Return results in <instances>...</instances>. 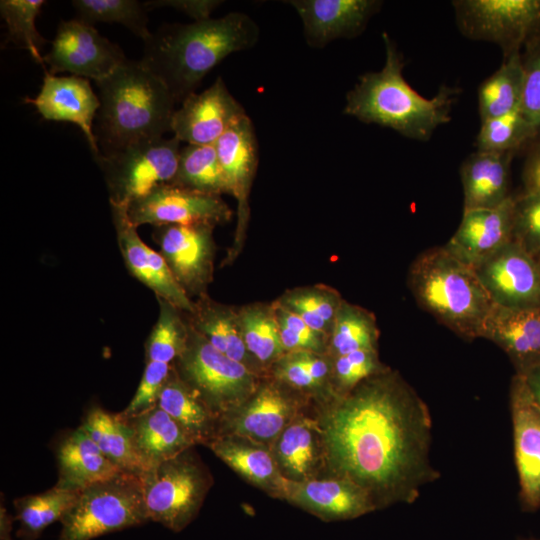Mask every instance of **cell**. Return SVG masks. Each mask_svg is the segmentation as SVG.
Wrapping results in <instances>:
<instances>
[{
  "instance_id": "cell-25",
  "label": "cell",
  "mask_w": 540,
  "mask_h": 540,
  "mask_svg": "<svg viewBox=\"0 0 540 540\" xmlns=\"http://www.w3.org/2000/svg\"><path fill=\"white\" fill-rule=\"evenodd\" d=\"M514 153L475 151L462 163L463 211L495 208L509 193L510 166Z\"/></svg>"
},
{
  "instance_id": "cell-44",
  "label": "cell",
  "mask_w": 540,
  "mask_h": 540,
  "mask_svg": "<svg viewBox=\"0 0 540 540\" xmlns=\"http://www.w3.org/2000/svg\"><path fill=\"white\" fill-rule=\"evenodd\" d=\"M522 61L524 88L520 111L531 125L536 142L540 140V37L523 49Z\"/></svg>"
},
{
  "instance_id": "cell-41",
  "label": "cell",
  "mask_w": 540,
  "mask_h": 540,
  "mask_svg": "<svg viewBox=\"0 0 540 540\" xmlns=\"http://www.w3.org/2000/svg\"><path fill=\"white\" fill-rule=\"evenodd\" d=\"M280 466L295 481H301L315 464V441L308 423L298 422L287 426L276 444Z\"/></svg>"
},
{
  "instance_id": "cell-17",
  "label": "cell",
  "mask_w": 540,
  "mask_h": 540,
  "mask_svg": "<svg viewBox=\"0 0 540 540\" xmlns=\"http://www.w3.org/2000/svg\"><path fill=\"white\" fill-rule=\"evenodd\" d=\"M246 112L232 96L222 77L201 93L188 96L171 121V132L180 142L214 145L225 131Z\"/></svg>"
},
{
  "instance_id": "cell-53",
  "label": "cell",
  "mask_w": 540,
  "mask_h": 540,
  "mask_svg": "<svg viewBox=\"0 0 540 540\" xmlns=\"http://www.w3.org/2000/svg\"><path fill=\"white\" fill-rule=\"evenodd\" d=\"M540 268V251L533 255Z\"/></svg>"
},
{
  "instance_id": "cell-36",
  "label": "cell",
  "mask_w": 540,
  "mask_h": 540,
  "mask_svg": "<svg viewBox=\"0 0 540 540\" xmlns=\"http://www.w3.org/2000/svg\"><path fill=\"white\" fill-rule=\"evenodd\" d=\"M378 330L374 316L367 310L342 301L331 331L334 356L357 350H376Z\"/></svg>"
},
{
  "instance_id": "cell-54",
  "label": "cell",
  "mask_w": 540,
  "mask_h": 540,
  "mask_svg": "<svg viewBox=\"0 0 540 540\" xmlns=\"http://www.w3.org/2000/svg\"><path fill=\"white\" fill-rule=\"evenodd\" d=\"M518 540H540V538L526 537V538H519Z\"/></svg>"
},
{
  "instance_id": "cell-43",
  "label": "cell",
  "mask_w": 540,
  "mask_h": 540,
  "mask_svg": "<svg viewBox=\"0 0 540 540\" xmlns=\"http://www.w3.org/2000/svg\"><path fill=\"white\" fill-rule=\"evenodd\" d=\"M390 368L380 363L377 350L363 349L336 356L334 376L341 395L348 394L363 381L386 372Z\"/></svg>"
},
{
  "instance_id": "cell-5",
  "label": "cell",
  "mask_w": 540,
  "mask_h": 540,
  "mask_svg": "<svg viewBox=\"0 0 540 540\" xmlns=\"http://www.w3.org/2000/svg\"><path fill=\"white\" fill-rule=\"evenodd\" d=\"M407 285L417 304L456 335L469 341L483 337L495 303L474 269L444 246L416 257Z\"/></svg>"
},
{
  "instance_id": "cell-12",
  "label": "cell",
  "mask_w": 540,
  "mask_h": 540,
  "mask_svg": "<svg viewBox=\"0 0 540 540\" xmlns=\"http://www.w3.org/2000/svg\"><path fill=\"white\" fill-rule=\"evenodd\" d=\"M127 214L137 228L144 224L215 226L229 221L232 211L219 195L166 184L131 203Z\"/></svg>"
},
{
  "instance_id": "cell-1",
  "label": "cell",
  "mask_w": 540,
  "mask_h": 540,
  "mask_svg": "<svg viewBox=\"0 0 540 540\" xmlns=\"http://www.w3.org/2000/svg\"><path fill=\"white\" fill-rule=\"evenodd\" d=\"M322 435L335 475L363 488L377 509L411 504L440 478L430 460L429 408L391 369L339 396L327 411Z\"/></svg>"
},
{
  "instance_id": "cell-15",
  "label": "cell",
  "mask_w": 540,
  "mask_h": 540,
  "mask_svg": "<svg viewBox=\"0 0 540 540\" xmlns=\"http://www.w3.org/2000/svg\"><path fill=\"white\" fill-rule=\"evenodd\" d=\"M213 225L154 227L153 238L177 282L189 296L201 294L213 272Z\"/></svg>"
},
{
  "instance_id": "cell-13",
  "label": "cell",
  "mask_w": 540,
  "mask_h": 540,
  "mask_svg": "<svg viewBox=\"0 0 540 540\" xmlns=\"http://www.w3.org/2000/svg\"><path fill=\"white\" fill-rule=\"evenodd\" d=\"M510 412L519 500L522 510L534 512L540 508V407L517 373L510 384Z\"/></svg>"
},
{
  "instance_id": "cell-40",
  "label": "cell",
  "mask_w": 540,
  "mask_h": 540,
  "mask_svg": "<svg viewBox=\"0 0 540 540\" xmlns=\"http://www.w3.org/2000/svg\"><path fill=\"white\" fill-rule=\"evenodd\" d=\"M243 339L249 353L261 362H270L284 352L275 312L264 307H248L239 314Z\"/></svg>"
},
{
  "instance_id": "cell-26",
  "label": "cell",
  "mask_w": 540,
  "mask_h": 540,
  "mask_svg": "<svg viewBox=\"0 0 540 540\" xmlns=\"http://www.w3.org/2000/svg\"><path fill=\"white\" fill-rule=\"evenodd\" d=\"M58 480L55 487L81 491L121 472L80 426L57 448Z\"/></svg>"
},
{
  "instance_id": "cell-42",
  "label": "cell",
  "mask_w": 540,
  "mask_h": 540,
  "mask_svg": "<svg viewBox=\"0 0 540 540\" xmlns=\"http://www.w3.org/2000/svg\"><path fill=\"white\" fill-rule=\"evenodd\" d=\"M512 241L531 255L540 251V191L513 196Z\"/></svg>"
},
{
  "instance_id": "cell-29",
  "label": "cell",
  "mask_w": 540,
  "mask_h": 540,
  "mask_svg": "<svg viewBox=\"0 0 540 540\" xmlns=\"http://www.w3.org/2000/svg\"><path fill=\"white\" fill-rule=\"evenodd\" d=\"M523 88L522 52L503 57L500 67L478 88V112L481 122L519 109Z\"/></svg>"
},
{
  "instance_id": "cell-8",
  "label": "cell",
  "mask_w": 540,
  "mask_h": 540,
  "mask_svg": "<svg viewBox=\"0 0 540 540\" xmlns=\"http://www.w3.org/2000/svg\"><path fill=\"white\" fill-rule=\"evenodd\" d=\"M180 141L157 138L129 144L94 158L102 171L110 204L128 206L156 188L171 184L178 167Z\"/></svg>"
},
{
  "instance_id": "cell-48",
  "label": "cell",
  "mask_w": 540,
  "mask_h": 540,
  "mask_svg": "<svg viewBox=\"0 0 540 540\" xmlns=\"http://www.w3.org/2000/svg\"><path fill=\"white\" fill-rule=\"evenodd\" d=\"M220 3L214 0H157L145 2L144 5L146 9L171 7L186 13L195 21H201L210 18V13Z\"/></svg>"
},
{
  "instance_id": "cell-30",
  "label": "cell",
  "mask_w": 540,
  "mask_h": 540,
  "mask_svg": "<svg viewBox=\"0 0 540 540\" xmlns=\"http://www.w3.org/2000/svg\"><path fill=\"white\" fill-rule=\"evenodd\" d=\"M190 315L192 326L217 350L245 365L249 351L243 339L238 314L213 303L203 294L194 303V311Z\"/></svg>"
},
{
  "instance_id": "cell-37",
  "label": "cell",
  "mask_w": 540,
  "mask_h": 540,
  "mask_svg": "<svg viewBox=\"0 0 540 540\" xmlns=\"http://www.w3.org/2000/svg\"><path fill=\"white\" fill-rule=\"evenodd\" d=\"M158 299L159 316L145 344L146 361L171 364L184 350L189 336V323L181 310Z\"/></svg>"
},
{
  "instance_id": "cell-51",
  "label": "cell",
  "mask_w": 540,
  "mask_h": 540,
  "mask_svg": "<svg viewBox=\"0 0 540 540\" xmlns=\"http://www.w3.org/2000/svg\"><path fill=\"white\" fill-rule=\"evenodd\" d=\"M522 376L525 379L532 397L540 407V365L530 369Z\"/></svg>"
},
{
  "instance_id": "cell-45",
  "label": "cell",
  "mask_w": 540,
  "mask_h": 540,
  "mask_svg": "<svg viewBox=\"0 0 540 540\" xmlns=\"http://www.w3.org/2000/svg\"><path fill=\"white\" fill-rule=\"evenodd\" d=\"M171 367V364L164 362L146 361L145 369L134 397L128 406L119 414L123 417H130L155 407Z\"/></svg>"
},
{
  "instance_id": "cell-9",
  "label": "cell",
  "mask_w": 540,
  "mask_h": 540,
  "mask_svg": "<svg viewBox=\"0 0 540 540\" xmlns=\"http://www.w3.org/2000/svg\"><path fill=\"white\" fill-rule=\"evenodd\" d=\"M188 450L139 474L148 519L179 532L197 515L208 481Z\"/></svg>"
},
{
  "instance_id": "cell-19",
  "label": "cell",
  "mask_w": 540,
  "mask_h": 540,
  "mask_svg": "<svg viewBox=\"0 0 540 540\" xmlns=\"http://www.w3.org/2000/svg\"><path fill=\"white\" fill-rule=\"evenodd\" d=\"M303 23L309 46L321 48L339 38L361 34L380 10L379 0H290Z\"/></svg>"
},
{
  "instance_id": "cell-7",
  "label": "cell",
  "mask_w": 540,
  "mask_h": 540,
  "mask_svg": "<svg viewBox=\"0 0 540 540\" xmlns=\"http://www.w3.org/2000/svg\"><path fill=\"white\" fill-rule=\"evenodd\" d=\"M172 366L218 416L234 412L255 389L249 368L217 350L191 322L186 346Z\"/></svg>"
},
{
  "instance_id": "cell-33",
  "label": "cell",
  "mask_w": 540,
  "mask_h": 540,
  "mask_svg": "<svg viewBox=\"0 0 540 540\" xmlns=\"http://www.w3.org/2000/svg\"><path fill=\"white\" fill-rule=\"evenodd\" d=\"M171 184L212 195L229 193L214 145L188 144L181 148Z\"/></svg>"
},
{
  "instance_id": "cell-35",
  "label": "cell",
  "mask_w": 540,
  "mask_h": 540,
  "mask_svg": "<svg viewBox=\"0 0 540 540\" xmlns=\"http://www.w3.org/2000/svg\"><path fill=\"white\" fill-rule=\"evenodd\" d=\"M78 20L93 26L98 22L118 23L146 42L152 36L144 3L136 0H74Z\"/></svg>"
},
{
  "instance_id": "cell-32",
  "label": "cell",
  "mask_w": 540,
  "mask_h": 540,
  "mask_svg": "<svg viewBox=\"0 0 540 540\" xmlns=\"http://www.w3.org/2000/svg\"><path fill=\"white\" fill-rule=\"evenodd\" d=\"M81 427L121 471L137 475L141 473L133 451L129 428L119 414H111L100 407H93L86 414Z\"/></svg>"
},
{
  "instance_id": "cell-18",
  "label": "cell",
  "mask_w": 540,
  "mask_h": 540,
  "mask_svg": "<svg viewBox=\"0 0 540 540\" xmlns=\"http://www.w3.org/2000/svg\"><path fill=\"white\" fill-rule=\"evenodd\" d=\"M39 94L26 98L46 120L66 121L82 130L93 158L100 154L93 130V120L100 108V99L88 79L78 76H56L46 69Z\"/></svg>"
},
{
  "instance_id": "cell-24",
  "label": "cell",
  "mask_w": 540,
  "mask_h": 540,
  "mask_svg": "<svg viewBox=\"0 0 540 540\" xmlns=\"http://www.w3.org/2000/svg\"><path fill=\"white\" fill-rule=\"evenodd\" d=\"M229 193L239 203V215L245 218L247 196L258 163V145L254 126L245 114L236 120L214 144Z\"/></svg>"
},
{
  "instance_id": "cell-20",
  "label": "cell",
  "mask_w": 540,
  "mask_h": 540,
  "mask_svg": "<svg viewBox=\"0 0 540 540\" xmlns=\"http://www.w3.org/2000/svg\"><path fill=\"white\" fill-rule=\"evenodd\" d=\"M280 493L324 520L354 519L377 509L363 488L338 476L312 481L284 479Z\"/></svg>"
},
{
  "instance_id": "cell-2",
  "label": "cell",
  "mask_w": 540,
  "mask_h": 540,
  "mask_svg": "<svg viewBox=\"0 0 540 540\" xmlns=\"http://www.w3.org/2000/svg\"><path fill=\"white\" fill-rule=\"evenodd\" d=\"M260 30L247 14L231 12L190 24H167L144 42L140 63L161 79L176 103L228 55L252 48Z\"/></svg>"
},
{
  "instance_id": "cell-52",
  "label": "cell",
  "mask_w": 540,
  "mask_h": 540,
  "mask_svg": "<svg viewBox=\"0 0 540 540\" xmlns=\"http://www.w3.org/2000/svg\"><path fill=\"white\" fill-rule=\"evenodd\" d=\"M12 518L8 515L6 509L1 508L0 513V537L1 540H12Z\"/></svg>"
},
{
  "instance_id": "cell-27",
  "label": "cell",
  "mask_w": 540,
  "mask_h": 540,
  "mask_svg": "<svg viewBox=\"0 0 540 540\" xmlns=\"http://www.w3.org/2000/svg\"><path fill=\"white\" fill-rule=\"evenodd\" d=\"M157 405L196 442L214 441L219 417L179 377L173 366L161 389ZM209 443V444H210Z\"/></svg>"
},
{
  "instance_id": "cell-14",
  "label": "cell",
  "mask_w": 540,
  "mask_h": 540,
  "mask_svg": "<svg viewBox=\"0 0 540 540\" xmlns=\"http://www.w3.org/2000/svg\"><path fill=\"white\" fill-rule=\"evenodd\" d=\"M473 269L495 305L540 306L539 265L516 242H509Z\"/></svg>"
},
{
  "instance_id": "cell-21",
  "label": "cell",
  "mask_w": 540,
  "mask_h": 540,
  "mask_svg": "<svg viewBox=\"0 0 540 540\" xmlns=\"http://www.w3.org/2000/svg\"><path fill=\"white\" fill-rule=\"evenodd\" d=\"M513 196L495 208L463 211L461 223L444 248L474 268L512 241Z\"/></svg>"
},
{
  "instance_id": "cell-16",
  "label": "cell",
  "mask_w": 540,
  "mask_h": 540,
  "mask_svg": "<svg viewBox=\"0 0 540 540\" xmlns=\"http://www.w3.org/2000/svg\"><path fill=\"white\" fill-rule=\"evenodd\" d=\"M117 242L124 263L131 275L151 289L157 298L165 300L183 312L194 311V303L172 274L161 255L146 245L131 222L127 208L110 204Z\"/></svg>"
},
{
  "instance_id": "cell-47",
  "label": "cell",
  "mask_w": 540,
  "mask_h": 540,
  "mask_svg": "<svg viewBox=\"0 0 540 540\" xmlns=\"http://www.w3.org/2000/svg\"><path fill=\"white\" fill-rule=\"evenodd\" d=\"M275 373L281 380L296 388L310 389L320 385L292 352L277 363Z\"/></svg>"
},
{
  "instance_id": "cell-49",
  "label": "cell",
  "mask_w": 540,
  "mask_h": 540,
  "mask_svg": "<svg viewBox=\"0 0 540 540\" xmlns=\"http://www.w3.org/2000/svg\"><path fill=\"white\" fill-rule=\"evenodd\" d=\"M522 179L525 192L540 191V140L529 146Z\"/></svg>"
},
{
  "instance_id": "cell-39",
  "label": "cell",
  "mask_w": 540,
  "mask_h": 540,
  "mask_svg": "<svg viewBox=\"0 0 540 540\" xmlns=\"http://www.w3.org/2000/svg\"><path fill=\"white\" fill-rule=\"evenodd\" d=\"M44 3L43 0L0 1V14L7 26V41L27 50L43 66L41 49L47 41L38 32L35 23Z\"/></svg>"
},
{
  "instance_id": "cell-11",
  "label": "cell",
  "mask_w": 540,
  "mask_h": 540,
  "mask_svg": "<svg viewBox=\"0 0 540 540\" xmlns=\"http://www.w3.org/2000/svg\"><path fill=\"white\" fill-rule=\"evenodd\" d=\"M49 73L68 72L96 82L110 76L128 58L121 48L93 26L78 19L61 21L49 52L43 56Z\"/></svg>"
},
{
  "instance_id": "cell-6",
  "label": "cell",
  "mask_w": 540,
  "mask_h": 540,
  "mask_svg": "<svg viewBox=\"0 0 540 540\" xmlns=\"http://www.w3.org/2000/svg\"><path fill=\"white\" fill-rule=\"evenodd\" d=\"M149 521L139 475L121 471L80 491L59 540H91Z\"/></svg>"
},
{
  "instance_id": "cell-31",
  "label": "cell",
  "mask_w": 540,
  "mask_h": 540,
  "mask_svg": "<svg viewBox=\"0 0 540 540\" xmlns=\"http://www.w3.org/2000/svg\"><path fill=\"white\" fill-rule=\"evenodd\" d=\"M209 446L222 461L250 482L281 492L285 478L279 474L267 451L245 444L234 435L219 436Z\"/></svg>"
},
{
  "instance_id": "cell-50",
  "label": "cell",
  "mask_w": 540,
  "mask_h": 540,
  "mask_svg": "<svg viewBox=\"0 0 540 540\" xmlns=\"http://www.w3.org/2000/svg\"><path fill=\"white\" fill-rule=\"evenodd\" d=\"M292 353L318 383L321 384L329 375V364L316 352L294 351Z\"/></svg>"
},
{
  "instance_id": "cell-34",
  "label": "cell",
  "mask_w": 540,
  "mask_h": 540,
  "mask_svg": "<svg viewBox=\"0 0 540 540\" xmlns=\"http://www.w3.org/2000/svg\"><path fill=\"white\" fill-rule=\"evenodd\" d=\"M80 491L53 487L37 495H28L15 500L16 518L20 523L18 537L35 540L50 524L61 521L76 503Z\"/></svg>"
},
{
  "instance_id": "cell-3",
  "label": "cell",
  "mask_w": 540,
  "mask_h": 540,
  "mask_svg": "<svg viewBox=\"0 0 540 540\" xmlns=\"http://www.w3.org/2000/svg\"><path fill=\"white\" fill-rule=\"evenodd\" d=\"M385 63L381 70L365 73L348 91L343 113L366 124L395 130L418 141L451 120L459 90L442 85L430 99L421 96L403 77L405 61L391 37L384 32Z\"/></svg>"
},
{
  "instance_id": "cell-10",
  "label": "cell",
  "mask_w": 540,
  "mask_h": 540,
  "mask_svg": "<svg viewBox=\"0 0 540 540\" xmlns=\"http://www.w3.org/2000/svg\"><path fill=\"white\" fill-rule=\"evenodd\" d=\"M452 6L461 33L498 45L503 57L540 37V0H456Z\"/></svg>"
},
{
  "instance_id": "cell-22",
  "label": "cell",
  "mask_w": 540,
  "mask_h": 540,
  "mask_svg": "<svg viewBox=\"0 0 540 540\" xmlns=\"http://www.w3.org/2000/svg\"><path fill=\"white\" fill-rule=\"evenodd\" d=\"M499 346L517 374L540 365V306L506 308L495 305L483 337Z\"/></svg>"
},
{
  "instance_id": "cell-4",
  "label": "cell",
  "mask_w": 540,
  "mask_h": 540,
  "mask_svg": "<svg viewBox=\"0 0 540 540\" xmlns=\"http://www.w3.org/2000/svg\"><path fill=\"white\" fill-rule=\"evenodd\" d=\"M96 85L100 108L94 134L100 153L171 131L176 102L165 83L139 60L128 59Z\"/></svg>"
},
{
  "instance_id": "cell-23",
  "label": "cell",
  "mask_w": 540,
  "mask_h": 540,
  "mask_svg": "<svg viewBox=\"0 0 540 540\" xmlns=\"http://www.w3.org/2000/svg\"><path fill=\"white\" fill-rule=\"evenodd\" d=\"M121 417L129 428L141 473L180 455L195 444L186 431L158 405L130 417Z\"/></svg>"
},
{
  "instance_id": "cell-46",
  "label": "cell",
  "mask_w": 540,
  "mask_h": 540,
  "mask_svg": "<svg viewBox=\"0 0 540 540\" xmlns=\"http://www.w3.org/2000/svg\"><path fill=\"white\" fill-rule=\"evenodd\" d=\"M303 302L311 307L333 328L342 300L331 289L313 288L294 292Z\"/></svg>"
},
{
  "instance_id": "cell-28",
  "label": "cell",
  "mask_w": 540,
  "mask_h": 540,
  "mask_svg": "<svg viewBox=\"0 0 540 540\" xmlns=\"http://www.w3.org/2000/svg\"><path fill=\"white\" fill-rule=\"evenodd\" d=\"M291 414L288 399L275 387L266 386L228 421V425L234 436L268 442L280 436Z\"/></svg>"
},
{
  "instance_id": "cell-38",
  "label": "cell",
  "mask_w": 540,
  "mask_h": 540,
  "mask_svg": "<svg viewBox=\"0 0 540 540\" xmlns=\"http://www.w3.org/2000/svg\"><path fill=\"white\" fill-rule=\"evenodd\" d=\"M534 141V131L519 108L507 115L482 121L476 146L481 152L516 154Z\"/></svg>"
}]
</instances>
